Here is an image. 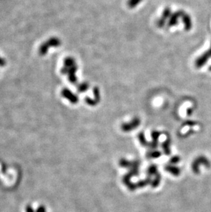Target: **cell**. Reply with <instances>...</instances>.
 I'll use <instances>...</instances> for the list:
<instances>
[{"label": "cell", "mask_w": 211, "mask_h": 212, "mask_svg": "<svg viewBox=\"0 0 211 212\" xmlns=\"http://www.w3.org/2000/svg\"><path fill=\"white\" fill-rule=\"evenodd\" d=\"M171 14H172V13H171V10L170 8L167 7L164 8L162 16H161V17L157 21L156 24L158 25V27L160 28H163L166 24V21L168 19H169Z\"/></svg>", "instance_id": "cell-6"}, {"label": "cell", "mask_w": 211, "mask_h": 212, "mask_svg": "<svg viewBox=\"0 0 211 212\" xmlns=\"http://www.w3.org/2000/svg\"><path fill=\"white\" fill-rule=\"evenodd\" d=\"M140 124V120L138 118H134V120H132L131 122L130 123H128V124H125L123 125V128L124 130L126 131H128V130H130V129H132L136 128L137 127H138V125Z\"/></svg>", "instance_id": "cell-10"}, {"label": "cell", "mask_w": 211, "mask_h": 212, "mask_svg": "<svg viewBox=\"0 0 211 212\" xmlns=\"http://www.w3.org/2000/svg\"><path fill=\"white\" fill-rule=\"evenodd\" d=\"M64 66L61 69V74L67 75L69 81L71 84L77 83L78 78L76 77V72L78 71V65L75 59L71 56H68L64 59Z\"/></svg>", "instance_id": "cell-1"}, {"label": "cell", "mask_w": 211, "mask_h": 212, "mask_svg": "<svg viewBox=\"0 0 211 212\" xmlns=\"http://www.w3.org/2000/svg\"><path fill=\"white\" fill-rule=\"evenodd\" d=\"M202 165H204L205 167L210 166V161L205 157H200L197 159L193 164V169L195 172H198L199 168L202 166Z\"/></svg>", "instance_id": "cell-8"}, {"label": "cell", "mask_w": 211, "mask_h": 212, "mask_svg": "<svg viewBox=\"0 0 211 212\" xmlns=\"http://www.w3.org/2000/svg\"><path fill=\"white\" fill-rule=\"evenodd\" d=\"M61 40L58 37L53 36L44 41L38 48V54L40 56H45L50 48H56L61 45Z\"/></svg>", "instance_id": "cell-2"}, {"label": "cell", "mask_w": 211, "mask_h": 212, "mask_svg": "<svg viewBox=\"0 0 211 212\" xmlns=\"http://www.w3.org/2000/svg\"><path fill=\"white\" fill-rule=\"evenodd\" d=\"M211 58V43L210 46L207 51L204 52L203 54L197 57L195 61V65L197 68H202L205 65L209 59Z\"/></svg>", "instance_id": "cell-4"}, {"label": "cell", "mask_w": 211, "mask_h": 212, "mask_svg": "<svg viewBox=\"0 0 211 212\" xmlns=\"http://www.w3.org/2000/svg\"><path fill=\"white\" fill-rule=\"evenodd\" d=\"M182 23L184 24V27L185 30L189 31L191 30L193 27V23H192V19L189 14H187L185 12L183 13V15L182 16Z\"/></svg>", "instance_id": "cell-9"}, {"label": "cell", "mask_w": 211, "mask_h": 212, "mask_svg": "<svg viewBox=\"0 0 211 212\" xmlns=\"http://www.w3.org/2000/svg\"><path fill=\"white\" fill-rule=\"evenodd\" d=\"M6 64V62L5 61V59L0 56V67H4Z\"/></svg>", "instance_id": "cell-15"}, {"label": "cell", "mask_w": 211, "mask_h": 212, "mask_svg": "<svg viewBox=\"0 0 211 212\" xmlns=\"http://www.w3.org/2000/svg\"><path fill=\"white\" fill-rule=\"evenodd\" d=\"M93 95H94V100L96 101L97 103L100 101L101 95H100V89L97 87H95L93 89Z\"/></svg>", "instance_id": "cell-13"}, {"label": "cell", "mask_w": 211, "mask_h": 212, "mask_svg": "<svg viewBox=\"0 0 211 212\" xmlns=\"http://www.w3.org/2000/svg\"><path fill=\"white\" fill-rule=\"evenodd\" d=\"M24 212H48V211L45 204L38 202H31L25 205Z\"/></svg>", "instance_id": "cell-3"}, {"label": "cell", "mask_w": 211, "mask_h": 212, "mask_svg": "<svg viewBox=\"0 0 211 212\" xmlns=\"http://www.w3.org/2000/svg\"><path fill=\"white\" fill-rule=\"evenodd\" d=\"M61 95L65 99H67V100L70 102L71 104H77L79 101V99L77 95L74 94V93L68 88H64L62 89Z\"/></svg>", "instance_id": "cell-5"}, {"label": "cell", "mask_w": 211, "mask_h": 212, "mask_svg": "<svg viewBox=\"0 0 211 212\" xmlns=\"http://www.w3.org/2000/svg\"><path fill=\"white\" fill-rule=\"evenodd\" d=\"M88 88H89V84H88L87 82H83L78 85L77 90L78 92L83 93L86 91H87Z\"/></svg>", "instance_id": "cell-11"}, {"label": "cell", "mask_w": 211, "mask_h": 212, "mask_svg": "<svg viewBox=\"0 0 211 212\" xmlns=\"http://www.w3.org/2000/svg\"><path fill=\"white\" fill-rule=\"evenodd\" d=\"M209 71H210V72H211V65H210V67H209Z\"/></svg>", "instance_id": "cell-16"}, {"label": "cell", "mask_w": 211, "mask_h": 212, "mask_svg": "<svg viewBox=\"0 0 211 212\" xmlns=\"http://www.w3.org/2000/svg\"><path fill=\"white\" fill-rule=\"evenodd\" d=\"M85 102L87 103L88 105H90V106H95V105H97V103L96 102V101H95L94 100V98H91L89 97H88V96H87V97L85 98Z\"/></svg>", "instance_id": "cell-14"}, {"label": "cell", "mask_w": 211, "mask_h": 212, "mask_svg": "<svg viewBox=\"0 0 211 212\" xmlns=\"http://www.w3.org/2000/svg\"><path fill=\"white\" fill-rule=\"evenodd\" d=\"M142 1L143 0H128L127 2V5L130 8H134L138 4H141Z\"/></svg>", "instance_id": "cell-12"}, {"label": "cell", "mask_w": 211, "mask_h": 212, "mask_svg": "<svg viewBox=\"0 0 211 212\" xmlns=\"http://www.w3.org/2000/svg\"><path fill=\"white\" fill-rule=\"evenodd\" d=\"M184 12V11L180 10V11H176L172 13L169 19V21H168L167 25L169 26V27H173V26L176 25L177 24H178L179 19L182 17Z\"/></svg>", "instance_id": "cell-7"}]
</instances>
